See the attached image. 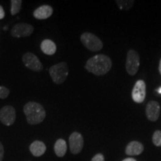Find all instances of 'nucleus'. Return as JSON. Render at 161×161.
Masks as SVG:
<instances>
[{"label": "nucleus", "mask_w": 161, "mask_h": 161, "mask_svg": "<svg viewBox=\"0 0 161 161\" xmlns=\"http://www.w3.org/2000/svg\"><path fill=\"white\" fill-rule=\"evenodd\" d=\"M5 11H4L3 8L0 5V19H3V18L5 17Z\"/></svg>", "instance_id": "obj_23"}, {"label": "nucleus", "mask_w": 161, "mask_h": 161, "mask_svg": "<svg viewBox=\"0 0 161 161\" xmlns=\"http://www.w3.org/2000/svg\"><path fill=\"white\" fill-rule=\"evenodd\" d=\"M69 149L72 154H78L82 151L84 146V139L78 132H73L69 138Z\"/></svg>", "instance_id": "obj_9"}, {"label": "nucleus", "mask_w": 161, "mask_h": 161, "mask_svg": "<svg viewBox=\"0 0 161 161\" xmlns=\"http://www.w3.org/2000/svg\"><path fill=\"white\" fill-rule=\"evenodd\" d=\"M157 91H158V92H159V93H160V94H161V86H160V88H159V89L157 90Z\"/></svg>", "instance_id": "obj_26"}, {"label": "nucleus", "mask_w": 161, "mask_h": 161, "mask_svg": "<svg viewBox=\"0 0 161 161\" xmlns=\"http://www.w3.org/2000/svg\"><path fill=\"white\" fill-rule=\"evenodd\" d=\"M10 94V90L7 87L0 86V98H6Z\"/></svg>", "instance_id": "obj_20"}, {"label": "nucleus", "mask_w": 161, "mask_h": 161, "mask_svg": "<svg viewBox=\"0 0 161 161\" xmlns=\"http://www.w3.org/2000/svg\"><path fill=\"white\" fill-rule=\"evenodd\" d=\"M122 161H136V160L134 158H125V160H123Z\"/></svg>", "instance_id": "obj_24"}, {"label": "nucleus", "mask_w": 161, "mask_h": 161, "mask_svg": "<svg viewBox=\"0 0 161 161\" xmlns=\"http://www.w3.org/2000/svg\"><path fill=\"white\" fill-rule=\"evenodd\" d=\"M23 62L29 69L35 72H40L43 69V65L38 58L31 52H26L23 56Z\"/></svg>", "instance_id": "obj_8"}, {"label": "nucleus", "mask_w": 161, "mask_h": 161, "mask_svg": "<svg viewBox=\"0 0 161 161\" xmlns=\"http://www.w3.org/2000/svg\"><path fill=\"white\" fill-rule=\"evenodd\" d=\"M134 1H116L119 8L121 10H129L134 5Z\"/></svg>", "instance_id": "obj_18"}, {"label": "nucleus", "mask_w": 161, "mask_h": 161, "mask_svg": "<svg viewBox=\"0 0 161 161\" xmlns=\"http://www.w3.org/2000/svg\"><path fill=\"white\" fill-rule=\"evenodd\" d=\"M11 13L12 15H16L20 11L21 9V5L23 2L21 0H12L11 2Z\"/></svg>", "instance_id": "obj_17"}, {"label": "nucleus", "mask_w": 161, "mask_h": 161, "mask_svg": "<svg viewBox=\"0 0 161 161\" xmlns=\"http://www.w3.org/2000/svg\"><path fill=\"white\" fill-rule=\"evenodd\" d=\"M152 142L154 146L161 147V130H156L152 136Z\"/></svg>", "instance_id": "obj_19"}, {"label": "nucleus", "mask_w": 161, "mask_h": 161, "mask_svg": "<svg viewBox=\"0 0 161 161\" xmlns=\"http://www.w3.org/2000/svg\"><path fill=\"white\" fill-rule=\"evenodd\" d=\"M23 112L29 125H37L45 119L46 110L41 104L35 102H29L25 104Z\"/></svg>", "instance_id": "obj_2"}, {"label": "nucleus", "mask_w": 161, "mask_h": 161, "mask_svg": "<svg viewBox=\"0 0 161 161\" xmlns=\"http://www.w3.org/2000/svg\"><path fill=\"white\" fill-rule=\"evenodd\" d=\"M34 27L28 23H17L12 28L11 34L14 37H29L33 33Z\"/></svg>", "instance_id": "obj_7"}, {"label": "nucleus", "mask_w": 161, "mask_h": 161, "mask_svg": "<svg viewBox=\"0 0 161 161\" xmlns=\"http://www.w3.org/2000/svg\"><path fill=\"white\" fill-rule=\"evenodd\" d=\"M146 94V84L142 80H138L132 90V98L136 103L144 102Z\"/></svg>", "instance_id": "obj_10"}, {"label": "nucleus", "mask_w": 161, "mask_h": 161, "mask_svg": "<svg viewBox=\"0 0 161 161\" xmlns=\"http://www.w3.org/2000/svg\"><path fill=\"white\" fill-rule=\"evenodd\" d=\"M16 119V110L14 107L6 105L0 110V121L7 126L12 125Z\"/></svg>", "instance_id": "obj_6"}, {"label": "nucleus", "mask_w": 161, "mask_h": 161, "mask_svg": "<svg viewBox=\"0 0 161 161\" xmlns=\"http://www.w3.org/2000/svg\"><path fill=\"white\" fill-rule=\"evenodd\" d=\"M146 116L147 118L150 121L155 122L158 119L160 114V107L158 102L155 101H151V102L147 104L146 107Z\"/></svg>", "instance_id": "obj_11"}, {"label": "nucleus", "mask_w": 161, "mask_h": 161, "mask_svg": "<svg viewBox=\"0 0 161 161\" xmlns=\"http://www.w3.org/2000/svg\"><path fill=\"white\" fill-rule=\"evenodd\" d=\"M53 14V8L51 6L45 5L38 8L34 11V17L38 19H46L51 17Z\"/></svg>", "instance_id": "obj_12"}, {"label": "nucleus", "mask_w": 161, "mask_h": 161, "mask_svg": "<svg viewBox=\"0 0 161 161\" xmlns=\"http://www.w3.org/2000/svg\"><path fill=\"white\" fill-rule=\"evenodd\" d=\"M40 48H41L42 52L47 55H54L56 52V50H57L55 43L52 40L49 39L44 40L42 42Z\"/></svg>", "instance_id": "obj_15"}, {"label": "nucleus", "mask_w": 161, "mask_h": 161, "mask_svg": "<svg viewBox=\"0 0 161 161\" xmlns=\"http://www.w3.org/2000/svg\"><path fill=\"white\" fill-rule=\"evenodd\" d=\"M112 61L104 55H96L86 61L85 69L96 75H104L111 69Z\"/></svg>", "instance_id": "obj_1"}, {"label": "nucleus", "mask_w": 161, "mask_h": 161, "mask_svg": "<svg viewBox=\"0 0 161 161\" xmlns=\"http://www.w3.org/2000/svg\"><path fill=\"white\" fill-rule=\"evenodd\" d=\"M140 66V57L135 50H130L127 54L126 70L130 75H134L137 72Z\"/></svg>", "instance_id": "obj_5"}, {"label": "nucleus", "mask_w": 161, "mask_h": 161, "mask_svg": "<svg viewBox=\"0 0 161 161\" xmlns=\"http://www.w3.org/2000/svg\"><path fill=\"white\" fill-rule=\"evenodd\" d=\"M54 150H55L56 155L58 157H59V158L64 157L66 154V150H67L66 141L63 139H58L55 143Z\"/></svg>", "instance_id": "obj_16"}, {"label": "nucleus", "mask_w": 161, "mask_h": 161, "mask_svg": "<svg viewBox=\"0 0 161 161\" xmlns=\"http://www.w3.org/2000/svg\"><path fill=\"white\" fill-rule=\"evenodd\" d=\"M29 149L31 154L35 157H40L46 152V146L44 142L36 140L31 144V146H29Z\"/></svg>", "instance_id": "obj_14"}, {"label": "nucleus", "mask_w": 161, "mask_h": 161, "mask_svg": "<svg viewBox=\"0 0 161 161\" xmlns=\"http://www.w3.org/2000/svg\"><path fill=\"white\" fill-rule=\"evenodd\" d=\"M49 75L52 80L57 84H60L65 81L69 74V68L66 62H60L50 67Z\"/></svg>", "instance_id": "obj_3"}, {"label": "nucleus", "mask_w": 161, "mask_h": 161, "mask_svg": "<svg viewBox=\"0 0 161 161\" xmlns=\"http://www.w3.org/2000/svg\"><path fill=\"white\" fill-rule=\"evenodd\" d=\"M159 72H160V73L161 75V59L160 60V64H159Z\"/></svg>", "instance_id": "obj_25"}, {"label": "nucleus", "mask_w": 161, "mask_h": 161, "mask_svg": "<svg viewBox=\"0 0 161 161\" xmlns=\"http://www.w3.org/2000/svg\"><path fill=\"white\" fill-rule=\"evenodd\" d=\"M144 147L141 142L137 141H132L129 142L126 146L125 153L127 155L129 156H136L140 154L143 152Z\"/></svg>", "instance_id": "obj_13"}, {"label": "nucleus", "mask_w": 161, "mask_h": 161, "mask_svg": "<svg viewBox=\"0 0 161 161\" xmlns=\"http://www.w3.org/2000/svg\"><path fill=\"white\" fill-rule=\"evenodd\" d=\"M91 161H104V157L102 154H97L93 157Z\"/></svg>", "instance_id": "obj_21"}, {"label": "nucleus", "mask_w": 161, "mask_h": 161, "mask_svg": "<svg viewBox=\"0 0 161 161\" xmlns=\"http://www.w3.org/2000/svg\"><path fill=\"white\" fill-rule=\"evenodd\" d=\"M80 41L87 49L92 52H98L103 48L102 40L97 36L86 32L80 36Z\"/></svg>", "instance_id": "obj_4"}, {"label": "nucleus", "mask_w": 161, "mask_h": 161, "mask_svg": "<svg viewBox=\"0 0 161 161\" xmlns=\"http://www.w3.org/2000/svg\"><path fill=\"white\" fill-rule=\"evenodd\" d=\"M4 153H5V150H4L3 145L0 142V161H3L4 158Z\"/></svg>", "instance_id": "obj_22"}]
</instances>
